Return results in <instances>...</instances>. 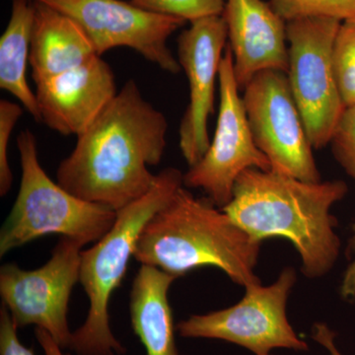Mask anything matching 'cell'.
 I'll list each match as a JSON object with an SVG mask.
<instances>
[{
    "mask_svg": "<svg viewBox=\"0 0 355 355\" xmlns=\"http://www.w3.org/2000/svg\"><path fill=\"white\" fill-rule=\"evenodd\" d=\"M36 85L41 121L60 135L76 137L118 93L113 70L99 55Z\"/></svg>",
    "mask_w": 355,
    "mask_h": 355,
    "instance_id": "13",
    "label": "cell"
},
{
    "mask_svg": "<svg viewBox=\"0 0 355 355\" xmlns=\"http://www.w3.org/2000/svg\"><path fill=\"white\" fill-rule=\"evenodd\" d=\"M261 244L211 200L195 197L183 186L147 222L133 258L176 279L214 266L246 288L261 284L254 272Z\"/></svg>",
    "mask_w": 355,
    "mask_h": 355,
    "instance_id": "3",
    "label": "cell"
},
{
    "mask_svg": "<svg viewBox=\"0 0 355 355\" xmlns=\"http://www.w3.org/2000/svg\"><path fill=\"white\" fill-rule=\"evenodd\" d=\"M222 16L191 22L178 39V60L188 77L190 102L179 128V144L189 166L197 164L210 146L207 120L214 112V90L227 46Z\"/></svg>",
    "mask_w": 355,
    "mask_h": 355,
    "instance_id": "12",
    "label": "cell"
},
{
    "mask_svg": "<svg viewBox=\"0 0 355 355\" xmlns=\"http://www.w3.org/2000/svg\"><path fill=\"white\" fill-rule=\"evenodd\" d=\"M35 336H36L40 347L43 349L44 355H71L65 354L64 349H62L46 331L36 328L35 329Z\"/></svg>",
    "mask_w": 355,
    "mask_h": 355,
    "instance_id": "24",
    "label": "cell"
},
{
    "mask_svg": "<svg viewBox=\"0 0 355 355\" xmlns=\"http://www.w3.org/2000/svg\"><path fill=\"white\" fill-rule=\"evenodd\" d=\"M342 23L324 17L287 22V79L314 149L330 144L345 109L333 67L334 43Z\"/></svg>",
    "mask_w": 355,
    "mask_h": 355,
    "instance_id": "6",
    "label": "cell"
},
{
    "mask_svg": "<svg viewBox=\"0 0 355 355\" xmlns=\"http://www.w3.org/2000/svg\"><path fill=\"white\" fill-rule=\"evenodd\" d=\"M184 186V174L169 167L159 172L150 191L116 211L108 233L81 252L80 277L89 300L87 317L72 333L70 349L77 355H125L127 347L110 324V300L127 273L147 222Z\"/></svg>",
    "mask_w": 355,
    "mask_h": 355,
    "instance_id": "4",
    "label": "cell"
},
{
    "mask_svg": "<svg viewBox=\"0 0 355 355\" xmlns=\"http://www.w3.org/2000/svg\"><path fill=\"white\" fill-rule=\"evenodd\" d=\"M33 3L30 67L35 84L80 67L98 55L76 21L46 4Z\"/></svg>",
    "mask_w": 355,
    "mask_h": 355,
    "instance_id": "15",
    "label": "cell"
},
{
    "mask_svg": "<svg viewBox=\"0 0 355 355\" xmlns=\"http://www.w3.org/2000/svg\"><path fill=\"white\" fill-rule=\"evenodd\" d=\"M83 247L71 238L60 237L50 260L41 268L27 270L9 263L0 268L2 305L18 329H42L62 349H69L71 345L69 300L79 282Z\"/></svg>",
    "mask_w": 355,
    "mask_h": 355,
    "instance_id": "8",
    "label": "cell"
},
{
    "mask_svg": "<svg viewBox=\"0 0 355 355\" xmlns=\"http://www.w3.org/2000/svg\"><path fill=\"white\" fill-rule=\"evenodd\" d=\"M18 330L8 310L2 305L0 308V355H35L32 349L20 342Z\"/></svg>",
    "mask_w": 355,
    "mask_h": 355,
    "instance_id": "23",
    "label": "cell"
},
{
    "mask_svg": "<svg viewBox=\"0 0 355 355\" xmlns=\"http://www.w3.org/2000/svg\"><path fill=\"white\" fill-rule=\"evenodd\" d=\"M336 85L345 107L355 105V21L343 22L333 46Z\"/></svg>",
    "mask_w": 355,
    "mask_h": 355,
    "instance_id": "19",
    "label": "cell"
},
{
    "mask_svg": "<svg viewBox=\"0 0 355 355\" xmlns=\"http://www.w3.org/2000/svg\"><path fill=\"white\" fill-rule=\"evenodd\" d=\"M296 272L286 268L268 286L246 287L240 302L203 315H193L177 324L179 335L235 343L254 355H268L275 349L305 352L307 343L294 331L286 316V304Z\"/></svg>",
    "mask_w": 355,
    "mask_h": 355,
    "instance_id": "7",
    "label": "cell"
},
{
    "mask_svg": "<svg viewBox=\"0 0 355 355\" xmlns=\"http://www.w3.org/2000/svg\"><path fill=\"white\" fill-rule=\"evenodd\" d=\"M17 146L22 174L17 198L0 230V256L50 234L86 246L109 232L116 211L76 198L51 180L40 164L31 130L18 135Z\"/></svg>",
    "mask_w": 355,
    "mask_h": 355,
    "instance_id": "5",
    "label": "cell"
},
{
    "mask_svg": "<svg viewBox=\"0 0 355 355\" xmlns=\"http://www.w3.org/2000/svg\"><path fill=\"white\" fill-rule=\"evenodd\" d=\"M242 100L254 144L270 160V171L321 182L286 72L265 70L257 74L243 89Z\"/></svg>",
    "mask_w": 355,
    "mask_h": 355,
    "instance_id": "10",
    "label": "cell"
},
{
    "mask_svg": "<svg viewBox=\"0 0 355 355\" xmlns=\"http://www.w3.org/2000/svg\"><path fill=\"white\" fill-rule=\"evenodd\" d=\"M130 2L151 12L193 22L211 16H221L226 0H130Z\"/></svg>",
    "mask_w": 355,
    "mask_h": 355,
    "instance_id": "20",
    "label": "cell"
},
{
    "mask_svg": "<svg viewBox=\"0 0 355 355\" xmlns=\"http://www.w3.org/2000/svg\"><path fill=\"white\" fill-rule=\"evenodd\" d=\"M330 144L336 161L355 181V105L345 107Z\"/></svg>",
    "mask_w": 355,
    "mask_h": 355,
    "instance_id": "22",
    "label": "cell"
},
{
    "mask_svg": "<svg viewBox=\"0 0 355 355\" xmlns=\"http://www.w3.org/2000/svg\"><path fill=\"white\" fill-rule=\"evenodd\" d=\"M174 275L141 265L130 293V319L146 355H182L178 349L174 318L168 293Z\"/></svg>",
    "mask_w": 355,
    "mask_h": 355,
    "instance_id": "16",
    "label": "cell"
},
{
    "mask_svg": "<svg viewBox=\"0 0 355 355\" xmlns=\"http://www.w3.org/2000/svg\"><path fill=\"white\" fill-rule=\"evenodd\" d=\"M218 86L219 113L214 139L203 157L184 174V186L202 190L222 209L232 200L236 181L243 172L270 171V162L254 144L228 44L219 67Z\"/></svg>",
    "mask_w": 355,
    "mask_h": 355,
    "instance_id": "9",
    "label": "cell"
},
{
    "mask_svg": "<svg viewBox=\"0 0 355 355\" xmlns=\"http://www.w3.org/2000/svg\"><path fill=\"white\" fill-rule=\"evenodd\" d=\"M35 9L32 0H12L11 15L0 38V88L14 96L41 121L36 93L27 81Z\"/></svg>",
    "mask_w": 355,
    "mask_h": 355,
    "instance_id": "17",
    "label": "cell"
},
{
    "mask_svg": "<svg viewBox=\"0 0 355 355\" xmlns=\"http://www.w3.org/2000/svg\"><path fill=\"white\" fill-rule=\"evenodd\" d=\"M312 338H314L315 340H317L318 343L323 345L324 347L330 352L331 355H342L340 354V352L336 349L335 343H334L335 335H334V333H331L330 329L324 326V324H319L315 326Z\"/></svg>",
    "mask_w": 355,
    "mask_h": 355,
    "instance_id": "25",
    "label": "cell"
},
{
    "mask_svg": "<svg viewBox=\"0 0 355 355\" xmlns=\"http://www.w3.org/2000/svg\"><path fill=\"white\" fill-rule=\"evenodd\" d=\"M222 17L238 87L265 70H288L287 22L263 0H226Z\"/></svg>",
    "mask_w": 355,
    "mask_h": 355,
    "instance_id": "14",
    "label": "cell"
},
{
    "mask_svg": "<svg viewBox=\"0 0 355 355\" xmlns=\"http://www.w3.org/2000/svg\"><path fill=\"white\" fill-rule=\"evenodd\" d=\"M273 10L286 22L324 17L340 22L355 21V0H270Z\"/></svg>",
    "mask_w": 355,
    "mask_h": 355,
    "instance_id": "18",
    "label": "cell"
},
{
    "mask_svg": "<svg viewBox=\"0 0 355 355\" xmlns=\"http://www.w3.org/2000/svg\"><path fill=\"white\" fill-rule=\"evenodd\" d=\"M352 251L355 254V223L354 225V237H352V244H350ZM342 292L345 297H352L355 295V256L349 270L345 272V279H343Z\"/></svg>",
    "mask_w": 355,
    "mask_h": 355,
    "instance_id": "26",
    "label": "cell"
},
{
    "mask_svg": "<svg viewBox=\"0 0 355 355\" xmlns=\"http://www.w3.org/2000/svg\"><path fill=\"white\" fill-rule=\"evenodd\" d=\"M23 109L17 103L0 101V196L4 197L13 184V173L8 162V144Z\"/></svg>",
    "mask_w": 355,
    "mask_h": 355,
    "instance_id": "21",
    "label": "cell"
},
{
    "mask_svg": "<svg viewBox=\"0 0 355 355\" xmlns=\"http://www.w3.org/2000/svg\"><path fill=\"white\" fill-rule=\"evenodd\" d=\"M168 123L128 80L58 165L57 182L86 202L119 211L153 188L149 170L162 160Z\"/></svg>",
    "mask_w": 355,
    "mask_h": 355,
    "instance_id": "1",
    "label": "cell"
},
{
    "mask_svg": "<svg viewBox=\"0 0 355 355\" xmlns=\"http://www.w3.org/2000/svg\"><path fill=\"white\" fill-rule=\"evenodd\" d=\"M55 8L80 26L96 53L112 49H132L170 73L182 70L167 41L186 21L151 12L121 0H32Z\"/></svg>",
    "mask_w": 355,
    "mask_h": 355,
    "instance_id": "11",
    "label": "cell"
},
{
    "mask_svg": "<svg viewBox=\"0 0 355 355\" xmlns=\"http://www.w3.org/2000/svg\"><path fill=\"white\" fill-rule=\"evenodd\" d=\"M347 193L345 182L301 181L273 171L248 169L236 181L222 210L254 240L284 238L300 254L309 279L327 275L340 254L331 209Z\"/></svg>",
    "mask_w": 355,
    "mask_h": 355,
    "instance_id": "2",
    "label": "cell"
}]
</instances>
